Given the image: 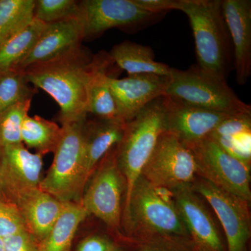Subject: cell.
I'll return each instance as SVG.
<instances>
[{
	"mask_svg": "<svg viewBox=\"0 0 251 251\" xmlns=\"http://www.w3.org/2000/svg\"><path fill=\"white\" fill-rule=\"evenodd\" d=\"M108 53L92 54L80 46L58 58L23 70L28 82L49 94L60 108L62 125L85 121L94 74Z\"/></svg>",
	"mask_w": 251,
	"mask_h": 251,
	"instance_id": "1",
	"label": "cell"
},
{
	"mask_svg": "<svg viewBox=\"0 0 251 251\" xmlns=\"http://www.w3.org/2000/svg\"><path fill=\"white\" fill-rule=\"evenodd\" d=\"M176 10L184 12L189 19L198 67L227 80L233 48L225 21L222 0H178Z\"/></svg>",
	"mask_w": 251,
	"mask_h": 251,
	"instance_id": "2",
	"label": "cell"
},
{
	"mask_svg": "<svg viewBox=\"0 0 251 251\" xmlns=\"http://www.w3.org/2000/svg\"><path fill=\"white\" fill-rule=\"evenodd\" d=\"M124 219L130 239L135 242L156 237L191 239L171 193L153 186L142 175L125 205Z\"/></svg>",
	"mask_w": 251,
	"mask_h": 251,
	"instance_id": "3",
	"label": "cell"
},
{
	"mask_svg": "<svg viewBox=\"0 0 251 251\" xmlns=\"http://www.w3.org/2000/svg\"><path fill=\"white\" fill-rule=\"evenodd\" d=\"M164 131L163 96L149 103L126 124L122 139L115 148L117 165L125 181V205Z\"/></svg>",
	"mask_w": 251,
	"mask_h": 251,
	"instance_id": "4",
	"label": "cell"
},
{
	"mask_svg": "<svg viewBox=\"0 0 251 251\" xmlns=\"http://www.w3.org/2000/svg\"><path fill=\"white\" fill-rule=\"evenodd\" d=\"M165 95L186 105L222 113H250V105L243 102L227 80L214 76L197 64L186 70L171 68Z\"/></svg>",
	"mask_w": 251,
	"mask_h": 251,
	"instance_id": "5",
	"label": "cell"
},
{
	"mask_svg": "<svg viewBox=\"0 0 251 251\" xmlns=\"http://www.w3.org/2000/svg\"><path fill=\"white\" fill-rule=\"evenodd\" d=\"M85 120L62 125V136L54 151L53 161L39 185L42 191L62 202L80 204L85 190Z\"/></svg>",
	"mask_w": 251,
	"mask_h": 251,
	"instance_id": "6",
	"label": "cell"
},
{
	"mask_svg": "<svg viewBox=\"0 0 251 251\" xmlns=\"http://www.w3.org/2000/svg\"><path fill=\"white\" fill-rule=\"evenodd\" d=\"M187 147L194 156L198 176L250 202L251 166L226 152L209 137Z\"/></svg>",
	"mask_w": 251,
	"mask_h": 251,
	"instance_id": "7",
	"label": "cell"
},
{
	"mask_svg": "<svg viewBox=\"0 0 251 251\" xmlns=\"http://www.w3.org/2000/svg\"><path fill=\"white\" fill-rule=\"evenodd\" d=\"M142 176L161 189L171 191L192 184L197 177V167L192 151L175 135L163 132Z\"/></svg>",
	"mask_w": 251,
	"mask_h": 251,
	"instance_id": "8",
	"label": "cell"
},
{
	"mask_svg": "<svg viewBox=\"0 0 251 251\" xmlns=\"http://www.w3.org/2000/svg\"><path fill=\"white\" fill-rule=\"evenodd\" d=\"M160 16L141 9L134 0H82L79 1L76 18L85 39L97 37L112 28L142 29Z\"/></svg>",
	"mask_w": 251,
	"mask_h": 251,
	"instance_id": "9",
	"label": "cell"
},
{
	"mask_svg": "<svg viewBox=\"0 0 251 251\" xmlns=\"http://www.w3.org/2000/svg\"><path fill=\"white\" fill-rule=\"evenodd\" d=\"M191 186L214 209L222 225L226 251H249L251 236L249 202L200 176Z\"/></svg>",
	"mask_w": 251,
	"mask_h": 251,
	"instance_id": "10",
	"label": "cell"
},
{
	"mask_svg": "<svg viewBox=\"0 0 251 251\" xmlns=\"http://www.w3.org/2000/svg\"><path fill=\"white\" fill-rule=\"evenodd\" d=\"M113 149L102 159L88 188L82 194L80 204L90 215L93 214L109 227L118 229L121 223L125 181Z\"/></svg>",
	"mask_w": 251,
	"mask_h": 251,
	"instance_id": "11",
	"label": "cell"
},
{
	"mask_svg": "<svg viewBox=\"0 0 251 251\" xmlns=\"http://www.w3.org/2000/svg\"><path fill=\"white\" fill-rule=\"evenodd\" d=\"M170 193L195 246L202 251H226V246L204 200L191 184L180 186Z\"/></svg>",
	"mask_w": 251,
	"mask_h": 251,
	"instance_id": "12",
	"label": "cell"
},
{
	"mask_svg": "<svg viewBox=\"0 0 251 251\" xmlns=\"http://www.w3.org/2000/svg\"><path fill=\"white\" fill-rule=\"evenodd\" d=\"M108 82L120 120L127 123L149 103L166 94L170 75L134 74L122 79L110 76Z\"/></svg>",
	"mask_w": 251,
	"mask_h": 251,
	"instance_id": "13",
	"label": "cell"
},
{
	"mask_svg": "<svg viewBox=\"0 0 251 251\" xmlns=\"http://www.w3.org/2000/svg\"><path fill=\"white\" fill-rule=\"evenodd\" d=\"M165 131L186 146L207 138L230 114L211 111L176 101L163 96ZM236 115V114H235Z\"/></svg>",
	"mask_w": 251,
	"mask_h": 251,
	"instance_id": "14",
	"label": "cell"
},
{
	"mask_svg": "<svg viewBox=\"0 0 251 251\" xmlns=\"http://www.w3.org/2000/svg\"><path fill=\"white\" fill-rule=\"evenodd\" d=\"M0 159L3 190L8 200L23 191L39 188L43 168L41 154L31 153L22 143L1 148Z\"/></svg>",
	"mask_w": 251,
	"mask_h": 251,
	"instance_id": "15",
	"label": "cell"
},
{
	"mask_svg": "<svg viewBox=\"0 0 251 251\" xmlns=\"http://www.w3.org/2000/svg\"><path fill=\"white\" fill-rule=\"evenodd\" d=\"M83 39L82 27L76 18L45 24L35 45L14 69L23 71L58 58L82 46Z\"/></svg>",
	"mask_w": 251,
	"mask_h": 251,
	"instance_id": "16",
	"label": "cell"
},
{
	"mask_svg": "<svg viewBox=\"0 0 251 251\" xmlns=\"http://www.w3.org/2000/svg\"><path fill=\"white\" fill-rule=\"evenodd\" d=\"M222 8L233 48L236 81L244 85L251 75V1L222 0Z\"/></svg>",
	"mask_w": 251,
	"mask_h": 251,
	"instance_id": "17",
	"label": "cell"
},
{
	"mask_svg": "<svg viewBox=\"0 0 251 251\" xmlns=\"http://www.w3.org/2000/svg\"><path fill=\"white\" fill-rule=\"evenodd\" d=\"M9 201L17 206L26 229L37 244L49 233L63 206V202L40 188L23 191Z\"/></svg>",
	"mask_w": 251,
	"mask_h": 251,
	"instance_id": "18",
	"label": "cell"
},
{
	"mask_svg": "<svg viewBox=\"0 0 251 251\" xmlns=\"http://www.w3.org/2000/svg\"><path fill=\"white\" fill-rule=\"evenodd\" d=\"M126 124L103 120L87 124L85 120L84 177L86 184L99 162L121 141Z\"/></svg>",
	"mask_w": 251,
	"mask_h": 251,
	"instance_id": "19",
	"label": "cell"
},
{
	"mask_svg": "<svg viewBox=\"0 0 251 251\" xmlns=\"http://www.w3.org/2000/svg\"><path fill=\"white\" fill-rule=\"evenodd\" d=\"M209 137L226 152L251 166V112L230 115Z\"/></svg>",
	"mask_w": 251,
	"mask_h": 251,
	"instance_id": "20",
	"label": "cell"
},
{
	"mask_svg": "<svg viewBox=\"0 0 251 251\" xmlns=\"http://www.w3.org/2000/svg\"><path fill=\"white\" fill-rule=\"evenodd\" d=\"M110 58L128 75L150 74L170 75L171 67L155 60L154 52L149 46L125 41L113 46Z\"/></svg>",
	"mask_w": 251,
	"mask_h": 251,
	"instance_id": "21",
	"label": "cell"
},
{
	"mask_svg": "<svg viewBox=\"0 0 251 251\" xmlns=\"http://www.w3.org/2000/svg\"><path fill=\"white\" fill-rule=\"evenodd\" d=\"M90 216L76 202H63L60 214L49 233L37 244V251H72L79 226Z\"/></svg>",
	"mask_w": 251,
	"mask_h": 251,
	"instance_id": "22",
	"label": "cell"
},
{
	"mask_svg": "<svg viewBox=\"0 0 251 251\" xmlns=\"http://www.w3.org/2000/svg\"><path fill=\"white\" fill-rule=\"evenodd\" d=\"M114 64L110 55L94 74L91 82L87 98V112L93 114L100 120L121 122L117 110L116 102L109 85L108 70ZM125 123V122H123Z\"/></svg>",
	"mask_w": 251,
	"mask_h": 251,
	"instance_id": "23",
	"label": "cell"
},
{
	"mask_svg": "<svg viewBox=\"0 0 251 251\" xmlns=\"http://www.w3.org/2000/svg\"><path fill=\"white\" fill-rule=\"evenodd\" d=\"M63 129L55 122L50 121L38 115H28L22 126L21 138L23 145L34 149L36 153L43 155L54 153L62 138Z\"/></svg>",
	"mask_w": 251,
	"mask_h": 251,
	"instance_id": "24",
	"label": "cell"
},
{
	"mask_svg": "<svg viewBox=\"0 0 251 251\" xmlns=\"http://www.w3.org/2000/svg\"><path fill=\"white\" fill-rule=\"evenodd\" d=\"M44 23L34 18L0 46V72L17 67L29 54L40 36Z\"/></svg>",
	"mask_w": 251,
	"mask_h": 251,
	"instance_id": "25",
	"label": "cell"
},
{
	"mask_svg": "<svg viewBox=\"0 0 251 251\" xmlns=\"http://www.w3.org/2000/svg\"><path fill=\"white\" fill-rule=\"evenodd\" d=\"M34 0H0V46L34 19Z\"/></svg>",
	"mask_w": 251,
	"mask_h": 251,
	"instance_id": "26",
	"label": "cell"
},
{
	"mask_svg": "<svg viewBox=\"0 0 251 251\" xmlns=\"http://www.w3.org/2000/svg\"><path fill=\"white\" fill-rule=\"evenodd\" d=\"M29 84L22 70L10 69L0 72V112L20 102L32 99L36 88Z\"/></svg>",
	"mask_w": 251,
	"mask_h": 251,
	"instance_id": "27",
	"label": "cell"
},
{
	"mask_svg": "<svg viewBox=\"0 0 251 251\" xmlns=\"http://www.w3.org/2000/svg\"><path fill=\"white\" fill-rule=\"evenodd\" d=\"M31 99L20 102L0 112V146L1 148L22 144L21 130L28 116Z\"/></svg>",
	"mask_w": 251,
	"mask_h": 251,
	"instance_id": "28",
	"label": "cell"
},
{
	"mask_svg": "<svg viewBox=\"0 0 251 251\" xmlns=\"http://www.w3.org/2000/svg\"><path fill=\"white\" fill-rule=\"evenodd\" d=\"M78 4L75 0H36L34 18L49 24L76 18Z\"/></svg>",
	"mask_w": 251,
	"mask_h": 251,
	"instance_id": "29",
	"label": "cell"
},
{
	"mask_svg": "<svg viewBox=\"0 0 251 251\" xmlns=\"http://www.w3.org/2000/svg\"><path fill=\"white\" fill-rule=\"evenodd\" d=\"M138 243L125 244L108 236L92 234L82 239L72 251H137Z\"/></svg>",
	"mask_w": 251,
	"mask_h": 251,
	"instance_id": "30",
	"label": "cell"
},
{
	"mask_svg": "<svg viewBox=\"0 0 251 251\" xmlns=\"http://www.w3.org/2000/svg\"><path fill=\"white\" fill-rule=\"evenodd\" d=\"M25 229L24 221L17 206L0 196V237L4 239Z\"/></svg>",
	"mask_w": 251,
	"mask_h": 251,
	"instance_id": "31",
	"label": "cell"
},
{
	"mask_svg": "<svg viewBox=\"0 0 251 251\" xmlns=\"http://www.w3.org/2000/svg\"><path fill=\"white\" fill-rule=\"evenodd\" d=\"M137 251H196L197 247L188 238L156 237L137 242Z\"/></svg>",
	"mask_w": 251,
	"mask_h": 251,
	"instance_id": "32",
	"label": "cell"
},
{
	"mask_svg": "<svg viewBox=\"0 0 251 251\" xmlns=\"http://www.w3.org/2000/svg\"><path fill=\"white\" fill-rule=\"evenodd\" d=\"M4 251H37V243L26 229L3 239Z\"/></svg>",
	"mask_w": 251,
	"mask_h": 251,
	"instance_id": "33",
	"label": "cell"
},
{
	"mask_svg": "<svg viewBox=\"0 0 251 251\" xmlns=\"http://www.w3.org/2000/svg\"><path fill=\"white\" fill-rule=\"evenodd\" d=\"M141 9L151 14L163 15L176 10L178 0H134Z\"/></svg>",
	"mask_w": 251,
	"mask_h": 251,
	"instance_id": "34",
	"label": "cell"
},
{
	"mask_svg": "<svg viewBox=\"0 0 251 251\" xmlns=\"http://www.w3.org/2000/svg\"><path fill=\"white\" fill-rule=\"evenodd\" d=\"M0 196L5 197L4 194V190H3L2 179H1V171H0Z\"/></svg>",
	"mask_w": 251,
	"mask_h": 251,
	"instance_id": "35",
	"label": "cell"
},
{
	"mask_svg": "<svg viewBox=\"0 0 251 251\" xmlns=\"http://www.w3.org/2000/svg\"><path fill=\"white\" fill-rule=\"evenodd\" d=\"M0 251H4V243H3V239L0 237Z\"/></svg>",
	"mask_w": 251,
	"mask_h": 251,
	"instance_id": "36",
	"label": "cell"
},
{
	"mask_svg": "<svg viewBox=\"0 0 251 251\" xmlns=\"http://www.w3.org/2000/svg\"><path fill=\"white\" fill-rule=\"evenodd\" d=\"M1 146H0V156H1Z\"/></svg>",
	"mask_w": 251,
	"mask_h": 251,
	"instance_id": "37",
	"label": "cell"
},
{
	"mask_svg": "<svg viewBox=\"0 0 251 251\" xmlns=\"http://www.w3.org/2000/svg\"><path fill=\"white\" fill-rule=\"evenodd\" d=\"M202 251L200 250V249H198L197 248V251Z\"/></svg>",
	"mask_w": 251,
	"mask_h": 251,
	"instance_id": "38",
	"label": "cell"
}]
</instances>
